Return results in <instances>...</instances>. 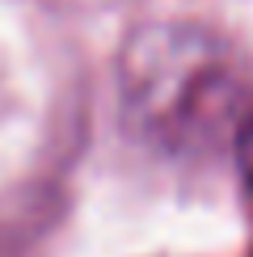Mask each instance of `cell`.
Masks as SVG:
<instances>
[{
  "instance_id": "cell-1",
  "label": "cell",
  "mask_w": 253,
  "mask_h": 257,
  "mask_svg": "<svg viewBox=\"0 0 253 257\" xmlns=\"http://www.w3.org/2000/svg\"><path fill=\"white\" fill-rule=\"evenodd\" d=\"M122 114L152 148L203 152L240 114V68L228 42L190 21H156L122 47ZM236 131V126H232Z\"/></svg>"
},
{
  "instance_id": "cell-2",
  "label": "cell",
  "mask_w": 253,
  "mask_h": 257,
  "mask_svg": "<svg viewBox=\"0 0 253 257\" xmlns=\"http://www.w3.org/2000/svg\"><path fill=\"white\" fill-rule=\"evenodd\" d=\"M232 156H236V173H240V186L253 194V114L236 122L232 131Z\"/></svg>"
}]
</instances>
